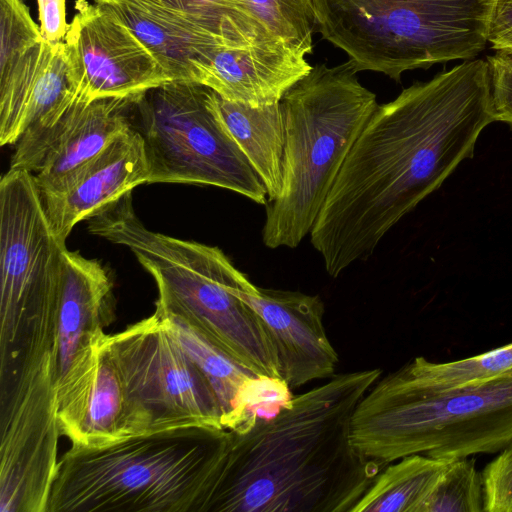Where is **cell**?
Here are the masks:
<instances>
[{"label": "cell", "instance_id": "cell-28", "mask_svg": "<svg viewBox=\"0 0 512 512\" xmlns=\"http://www.w3.org/2000/svg\"><path fill=\"white\" fill-rule=\"evenodd\" d=\"M484 512H512V441L482 470Z\"/></svg>", "mask_w": 512, "mask_h": 512}, {"label": "cell", "instance_id": "cell-24", "mask_svg": "<svg viewBox=\"0 0 512 512\" xmlns=\"http://www.w3.org/2000/svg\"><path fill=\"white\" fill-rule=\"evenodd\" d=\"M413 382L433 389H450L490 381L512 371V342L448 362L416 357L401 368Z\"/></svg>", "mask_w": 512, "mask_h": 512}, {"label": "cell", "instance_id": "cell-5", "mask_svg": "<svg viewBox=\"0 0 512 512\" xmlns=\"http://www.w3.org/2000/svg\"><path fill=\"white\" fill-rule=\"evenodd\" d=\"M350 441L361 456L385 465L412 454L450 462L499 453L512 441V371L433 389L397 369L379 378L357 405Z\"/></svg>", "mask_w": 512, "mask_h": 512}, {"label": "cell", "instance_id": "cell-6", "mask_svg": "<svg viewBox=\"0 0 512 512\" xmlns=\"http://www.w3.org/2000/svg\"><path fill=\"white\" fill-rule=\"evenodd\" d=\"M349 59L312 70L281 100L285 118L282 185L266 204L262 241L296 248L310 234L338 173L378 104Z\"/></svg>", "mask_w": 512, "mask_h": 512}, {"label": "cell", "instance_id": "cell-21", "mask_svg": "<svg viewBox=\"0 0 512 512\" xmlns=\"http://www.w3.org/2000/svg\"><path fill=\"white\" fill-rule=\"evenodd\" d=\"M216 104L222 122L263 183L267 202L272 201L282 185L285 118L281 101L252 107L216 93Z\"/></svg>", "mask_w": 512, "mask_h": 512}, {"label": "cell", "instance_id": "cell-29", "mask_svg": "<svg viewBox=\"0 0 512 512\" xmlns=\"http://www.w3.org/2000/svg\"><path fill=\"white\" fill-rule=\"evenodd\" d=\"M487 62L495 119L512 128V53L496 50L493 55L487 57Z\"/></svg>", "mask_w": 512, "mask_h": 512}, {"label": "cell", "instance_id": "cell-1", "mask_svg": "<svg viewBox=\"0 0 512 512\" xmlns=\"http://www.w3.org/2000/svg\"><path fill=\"white\" fill-rule=\"evenodd\" d=\"M487 60L469 59L378 105L348 153L310 232L338 277L437 190L495 122Z\"/></svg>", "mask_w": 512, "mask_h": 512}, {"label": "cell", "instance_id": "cell-14", "mask_svg": "<svg viewBox=\"0 0 512 512\" xmlns=\"http://www.w3.org/2000/svg\"><path fill=\"white\" fill-rule=\"evenodd\" d=\"M56 409L61 434L75 447H99L145 433L105 332L80 350L56 381Z\"/></svg>", "mask_w": 512, "mask_h": 512}, {"label": "cell", "instance_id": "cell-19", "mask_svg": "<svg viewBox=\"0 0 512 512\" xmlns=\"http://www.w3.org/2000/svg\"><path fill=\"white\" fill-rule=\"evenodd\" d=\"M114 319L113 283L95 259L64 249L57 313L56 381L75 355Z\"/></svg>", "mask_w": 512, "mask_h": 512}, {"label": "cell", "instance_id": "cell-25", "mask_svg": "<svg viewBox=\"0 0 512 512\" xmlns=\"http://www.w3.org/2000/svg\"><path fill=\"white\" fill-rule=\"evenodd\" d=\"M249 11L275 38L307 55L316 23L311 0H244Z\"/></svg>", "mask_w": 512, "mask_h": 512}, {"label": "cell", "instance_id": "cell-22", "mask_svg": "<svg viewBox=\"0 0 512 512\" xmlns=\"http://www.w3.org/2000/svg\"><path fill=\"white\" fill-rule=\"evenodd\" d=\"M389 463L352 512H421L449 462L412 454Z\"/></svg>", "mask_w": 512, "mask_h": 512}, {"label": "cell", "instance_id": "cell-27", "mask_svg": "<svg viewBox=\"0 0 512 512\" xmlns=\"http://www.w3.org/2000/svg\"><path fill=\"white\" fill-rule=\"evenodd\" d=\"M0 34V69L43 39L23 0H0Z\"/></svg>", "mask_w": 512, "mask_h": 512}, {"label": "cell", "instance_id": "cell-13", "mask_svg": "<svg viewBox=\"0 0 512 512\" xmlns=\"http://www.w3.org/2000/svg\"><path fill=\"white\" fill-rule=\"evenodd\" d=\"M135 97L76 100L63 112L24 130L10 168L34 175L40 193L58 190L79 168L130 129Z\"/></svg>", "mask_w": 512, "mask_h": 512}, {"label": "cell", "instance_id": "cell-8", "mask_svg": "<svg viewBox=\"0 0 512 512\" xmlns=\"http://www.w3.org/2000/svg\"><path fill=\"white\" fill-rule=\"evenodd\" d=\"M323 38L356 70L405 71L469 60L486 47L496 0H311Z\"/></svg>", "mask_w": 512, "mask_h": 512}, {"label": "cell", "instance_id": "cell-16", "mask_svg": "<svg viewBox=\"0 0 512 512\" xmlns=\"http://www.w3.org/2000/svg\"><path fill=\"white\" fill-rule=\"evenodd\" d=\"M149 165L141 133L133 126L79 168L58 190L40 193L45 213L57 239H66L83 220L93 216L148 183Z\"/></svg>", "mask_w": 512, "mask_h": 512}, {"label": "cell", "instance_id": "cell-15", "mask_svg": "<svg viewBox=\"0 0 512 512\" xmlns=\"http://www.w3.org/2000/svg\"><path fill=\"white\" fill-rule=\"evenodd\" d=\"M239 294L263 321L279 376L290 388L335 375L339 356L328 339L318 295L259 288L252 282Z\"/></svg>", "mask_w": 512, "mask_h": 512}, {"label": "cell", "instance_id": "cell-2", "mask_svg": "<svg viewBox=\"0 0 512 512\" xmlns=\"http://www.w3.org/2000/svg\"><path fill=\"white\" fill-rule=\"evenodd\" d=\"M333 375L248 431H228L204 512H352L388 465L350 441L357 405L381 377Z\"/></svg>", "mask_w": 512, "mask_h": 512}, {"label": "cell", "instance_id": "cell-12", "mask_svg": "<svg viewBox=\"0 0 512 512\" xmlns=\"http://www.w3.org/2000/svg\"><path fill=\"white\" fill-rule=\"evenodd\" d=\"M64 41L77 99L135 97L173 82L154 52L109 7L77 0Z\"/></svg>", "mask_w": 512, "mask_h": 512}, {"label": "cell", "instance_id": "cell-26", "mask_svg": "<svg viewBox=\"0 0 512 512\" xmlns=\"http://www.w3.org/2000/svg\"><path fill=\"white\" fill-rule=\"evenodd\" d=\"M421 512H484L483 477L475 459L450 461Z\"/></svg>", "mask_w": 512, "mask_h": 512}, {"label": "cell", "instance_id": "cell-3", "mask_svg": "<svg viewBox=\"0 0 512 512\" xmlns=\"http://www.w3.org/2000/svg\"><path fill=\"white\" fill-rule=\"evenodd\" d=\"M88 231L134 254L155 280L156 312L190 327L252 374L280 378L267 329L239 294L251 281L220 248L149 230L131 193L90 218Z\"/></svg>", "mask_w": 512, "mask_h": 512}, {"label": "cell", "instance_id": "cell-11", "mask_svg": "<svg viewBox=\"0 0 512 512\" xmlns=\"http://www.w3.org/2000/svg\"><path fill=\"white\" fill-rule=\"evenodd\" d=\"M0 408V512H46L62 435L54 356H45Z\"/></svg>", "mask_w": 512, "mask_h": 512}, {"label": "cell", "instance_id": "cell-7", "mask_svg": "<svg viewBox=\"0 0 512 512\" xmlns=\"http://www.w3.org/2000/svg\"><path fill=\"white\" fill-rule=\"evenodd\" d=\"M34 175L0 181V395L10 394L49 354L55 358L62 254Z\"/></svg>", "mask_w": 512, "mask_h": 512}, {"label": "cell", "instance_id": "cell-31", "mask_svg": "<svg viewBox=\"0 0 512 512\" xmlns=\"http://www.w3.org/2000/svg\"><path fill=\"white\" fill-rule=\"evenodd\" d=\"M487 40L495 50L512 49V0H496Z\"/></svg>", "mask_w": 512, "mask_h": 512}, {"label": "cell", "instance_id": "cell-32", "mask_svg": "<svg viewBox=\"0 0 512 512\" xmlns=\"http://www.w3.org/2000/svg\"><path fill=\"white\" fill-rule=\"evenodd\" d=\"M505 51H507V52H509V53H512V49H507V50H505Z\"/></svg>", "mask_w": 512, "mask_h": 512}, {"label": "cell", "instance_id": "cell-18", "mask_svg": "<svg viewBox=\"0 0 512 512\" xmlns=\"http://www.w3.org/2000/svg\"><path fill=\"white\" fill-rule=\"evenodd\" d=\"M312 68L301 51L271 39L220 48L197 66L194 82L225 100L262 107L280 102Z\"/></svg>", "mask_w": 512, "mask_h": 512}, {"label": "cell", "instance_id": "cell-9", "mask_svg": "<svg viewBox=\"0 0 512 512\" xmlns=\"http://www.w3.org/2000/svg\"><path fill=\"white\" fill-rule=\"evenodd\" d=\"M134 111L148 183L212 185L267 204V191L222 122L212 89L173 81L138 95Z\"/></svg>", "mask_w": 512, "mask_h": 512}, {"label": "cell", "instance_id": "cell-23", "mask_svg": "<svg viewBox=\"0 0 512 512\" xmlns=\"http://www.w3.org/2000/svg\"><path fill=\"white\" fill-rule=\"evenodd\" d=\"M163 317L180 345L197 364L212 387L221 407L222 426L227 430L251 391L257 376L190 327L174 318Z\"/></svg>", "mask_w": 512, "mask_h": 512}, {"label": "cell", "instance_id": "cell-10", "mask_svg": "<svg viewBox=\"0 0 512 512\" xmlns=\"http://www.w3.org/2000/svg\"><path fill=\"white\" fill-rule=\"evenodd\" d=\"M107 343L145 432L224 429L212 387L159 313L107 335Z\"/></svg>", "mask_w": 512, "mask_h": 512}, {"label": "cell", "instance_id": "cell-17", "mask_svg": "<svg viewBox=\"0 0 512 512\" xmlns=\"http://www.w3.org/2000/svg\"><path fill=\"white\" fill-rule=\"evenodd\" d=\"M76 98L65 41L43 38L0 69V144H15L28 126L63 111Z\"/></svg>", "mask_w": 512, "mask_h": 512}, {"label": "cell", "instance_id": "cell-20", "mask_svg": "<svg viewBox=\"0 0 512 512\" xmlns=\"http://www.w3.org/2000/svg\"><path fill=\"white\" fill-rule=\"evenodd\" d=\"M179 30L205 56L223 47L277 39L244 0H135Z\"/></svg>", "mask_w": 512, "mask_h": 512}, {"label": "cell", "instance_id": "cell-30", "mask_svg": "<svg viewBox=\"0 0 512 512\" xmlns=\"http://www.w3.org/2000/svg\"><path fill=\"white\" fill-rule=\"evenodd\" d=\"M42 37L52 43L64 41L66 22L65 0H37Z\"/></svg>", "mask_w": 512, "mask_h": 512}, {"label": "cell", "instance_id": "cell-4", "mask_svg": "<svg viewBox=\"0 0 512 512\" xmlns=\"http://www.w3.org/2000/svg\"><path fill=\"white\" fill-rule=\"evenodd\" d=\"M227 439L225 429L191 426L71 446L46 512H204Z\"/></svg>", "mask_w": 512, "mask_h": 512}]
</instances>
